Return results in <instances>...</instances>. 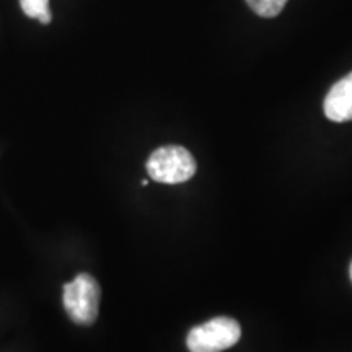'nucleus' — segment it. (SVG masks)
<instances>
[{
  "mask_svg": "<svg viewBox=\"0 0 352 352\" xmlns=\"http://www.w3.org/2000/svg\"><path fill=\"white\" fill-rule=\"evenodd\" d=\"M147 173L158 183H184L195 176L196 160L182 145H165L148 157Z\"/></svg>",
  "mask_w": 352,
  "mask_h": 352,
  "instance_id": "1",
  "label": "nucleus"
},
{
  "mask_svg": "<svg viewBox=\"0 0 352 352\" xmlns=\"http://www.w3.org/2000/svg\"><path fill=\"white\" fill-rule=\"evenodd\" d=\"M64 308L70 320L82 327H90L98 318L101 289L90 274H78L72 283L64 285Z\"/></svg>",
  "mask_w": 352,
  "mask_h": 352,
  "instance_id": "2",
  "label": "nucleus"
},
{
  "mask_svg": "<svg viewBox=\"0 0 352 352\" xmlns=\"http://www.w3.org/2000/svg\"><path fill=\"white\" fill-rule=\"evenodd\" d=\"M241 338L239 321L217 316L208 323L195 327L188 334L189 352H222L235 346Z\"/></svg>",
  "mask_w": 352,
  "mask_h": 352,
  "instance_id": "3",
  "label": "nucleus"
},
{
  "mask_svg": "<svg viewBox=\"0 0 352 352\" xmlns=\"http://www.w3.org/2000/svg\"><path fill=\"white\" fill-rule=\"evenodd\" d=\"M323 109L329 121H352V72L331 87L324 98Z\"/></svg>",
  "mask_w": 352,
  "mask_h": 352,
  "instance_id": "4",
  "label": "nucleus"
},
{
  "mask_svg": "<svg viewBox=\"0 0 352 352\" xmlns=\"http://www.w3.org/2000/svg\"><path fill=\"white\" fill-rule=\"evenodd\" d=\"M20 6L30 19H36L43 25H50L52 21L50 0H20Z\"/></svg>",
  "mask_w": 352,
  "mask_h": 352,
  "instance_id": "5",
  "label": "nucleus"
},
{
  "mask_svg": "<svg viewBox=\"0 0 352 352\" xmlns=\"http://www.w3.org/2000/svg\"><path fill=\"white\" fill-rule=\"evenodd\" d=\"M246 3L256 15L263 19H272L283 12L287 0H246Z\"/></svg>",
  "mask_w": 352,
  "mask_h": 352,
  "instance_id": "6",
  "label": "nucleus"
},
{
  "mask_svg": "<svg viewBox=\"0 0 352 352\" xmlns=\"http://www.w3.org/2000/svg\"><path fill=\"white\" fill-rule=\"evenodd\" d=\"M349 276H351V280H352V263H351V267H349Z\"/></svg>",
  "mask_w": 352,
  "mask_h": 352,
  "instance_id": "7",
  "label": "nucleus"
}]
</instances>
